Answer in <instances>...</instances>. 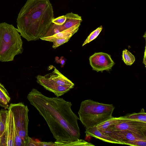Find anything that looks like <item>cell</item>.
<instances>
[{"label": "cell", "mask_w": 146, "mask_h": 146, "mask_svg": "<svg viewBox=\"0 0 146 146\" xmlns=\"http://www.w3.org/2000/svg\"><path fill=\"white\" fill-rule=\"evenodd\" d=\"M27 99L44 118L56 141L80 139L79 118L72 111L71 102L59 97H47L35 88Z\"/></svg>", "instance_id": "obj_1"}, {"label": "cell", "mask_w": 146, "mask_h": 146, "mask_svg": "<svg viewBox=\"0 0 146 146\" xmlns=\"http://www.w3.org/2000/svg\"><path fill=\"white\" fill-rule=\"evenodd\" d=\"M54 18L49 0H27L18 15L17 29L28 41L36 40L44 37Z\"/></svg>", "instance_id": "obj_2"}, {"label": "cell", "mask_w": 146, "mask_h": 146, "mask_svg": "<svg viewBox=\"0 0 146 146\" xmlns=\"http://www.w3.org/2000/svg\"><path fill=\"white\" fill-rule=\"evenodd\" d=\"M114 108L112 104L85 100L81 102L78 112L79 120L86 129L97 126L112 118Z\"/></svg>", "instance_id": "obj_3"}, {"label": "cell", "mask_w": 146, "mask_h": 146, "mask_svg": "<svg viewBox=\"0 0 146 146\" xmlns=\"http://www.w3.org/2000/svg\"><path fill=\"white\" fill-rule=\"evenodd\" d=\"M23 42L17 29L12 25L0 23V61H13L23 51Z\"/></svg>", "instance_id": "obj_4"}, {"label": "cell", "mask_w": 146, "mask_h": 146, "mask_svg": "<svg viewBox=\"0 0 146 146\" xmlns=\"http://www.w3.org/2000/svg\"><path fill=\"white\" fill-rule=\"evenodd\" d=\"M54 70L44 76L38 75L36 77L38 84L45 89L59 97L73 88L74 84L66 77L55 67Z\"/></svg>", "instance_id": "obj_5"}, {"label": "cell", "mask_w": 146, "mask_h": 146, "mask_svg": "<svg viewBox=\"0 0 146 146\" xmlns=\"http://www.w3.org/2000/svg\"><path fill=\"white\" fill-rule=\"evenodd\" d=\"M8 109L12 113L16 130L26 146H27L30 137L28 135L29 110L23 103L11 104Z\"/></svg>", "instance_id": "obj_6"}, {"label": "cell", "mask_w": 146, "mask_h": 146, "mask_svg": "<svg viewBox=\"0 0 146 146\" xmlns=\"http://www.w3.org/2000/svg\"><path fill=\"white\" fill-rule=\"evenodd\" d=\"M117 130L128 131L146 136V123L126 118L123 116L116 123L110 126L104 131Z\"/></svg>", "instance_id": "obj_7"}, {"label": "cell", "mask_w": 146, "mask_h": 146, "mask_svg": "<svg viewBox=\"0 0 146 146\" xmlns=\"http://www.w3.org/2000/svg\"><path fill=\"white\" fill-rule=\"evenodd\" d=\"M89 60L92 70L97 72L109 71L115 64L110 55L103 52L95 53L89 57Z\"/></svg>", "instance_id": "obj_8"}, {"label": "cell", "mask_w": 146, "mask_h": 146, "mask_svg": "<svg viewBox=\"0 0 146 146\" xmlns=\"http://www.w3.org/2000/svg\"><path fill=\"white\" fill-rule=\"evenodd\" d=\"M120 142L121 144L128 145L135 140H146V136L128 131L115 130L101 131Z\"/></svg>", "instance_id": "obj_9"}, {"label": "cell", "mask_w": 146, "mask_h": 146, "mask_svg": "<svg viewBox=\"0 0 146 146\" xmlns=\"http://www.w3.org/2000/svg\"><path fill=\"white\" fill-rule=\"evenodd\" d=\"M65 15L66 19L65 23L62 25H58L52 23L44 37L52 35L75 25H80L82 19L81 17L78 14L71 12Z\"/></svg>", "instance_id": "obj_10"}, {"label": "cell", "mask_w": 146, "mask_h": 146, "mask_svg": "<svg viewBox=\"0 0 146 146\" xmlns=\"http://www.w3.org/2000/svg\"><path fill=\"white\" fill-rule=\"evenodd\" d=\"M14 121L12 113L10 110H8L5 131L7 146H14Z\"/></svg>", "instance_id": "obj_11"}, {"label": "cell", "mask_w": 146, "mask_h": 146, "mask_svg": "<svg viewBox=\"0 0 146 146\" xmlns=\"http://www.w3.org/2000/svg\"><path fill=\"white\" fill-rule=\"evenodd\" d=\"M85 133L86 136L94 137L106 142L121 144L117 141L100 131L96 126L86 129Z\"/></svg>", "instance_id": "obj_12"}, {"label": "cell", "mask_w": 146, "mask_h": 146, "mask_svg": "<svg viewBox=\"0 0 146 146\" xmlns=\"http://www.w3.org/2000/svg\"><path fill=\"white\" fill-rule=\"evenodd\" d=\"M80 25H75L71 28L56 33L52 35L44 37L40 39L53 42L57 39L64 38L71 36L78 31Z\"/></svg>", "instance_id": "obj_13"}, {"label": "cell", "mask_w": 146, "mask_h": 146, "mask_svg": "<svg viewBox=\"0 0 146 146\" xmlns=\"http://www.w3.org/2000/svg\"><path fill=\"white\" fill-rule=\"evenodd\" d=\"M8 111L3 109L0 110V146H7L5 131Z\"/></svg>", "instance_id": "obj_14"}, {"label": "cell", "mask_w": 146, "mask_h": 146, "mask_svg": "<svg viewBox=\"0 0 146 146\" xmlns=\"http://www.w3.org/2000/svg\"><path fill=\"white\" fill-rule=\"evenodd\" d=\"M48 146H94L92 144L82 139L73 141H56L48 142Z\"/></svg>", "instance_id": "obj_15"}, {"label": "cell", "mask_w": 146, "mask_h": 146, "mask_svg": "<svg viewBox=\"0 0 146 146\" xmlns=\"http://www.w3.org/2000/svg\"><path fill=\"white\" fill-rule=\"evenodd\" d=\"M125 118L139 121L146 123V114L144 109L142 108L138 113L127 114L124 116Z\"/></svg>", "instance_id": "obj_16"}, {"label": "cell", "mask_w": 146, "mask_h": 146, "mask_svg": "<svg viewBox=\"0 0 146 146\" xmlns=\"http://www.w3.org/2000/svg\"><path fill=\"white\" fill-rule=\"evenodd\" d=\"M122 117H112L111 118L99 124L96 127L101 131H105L109 126L116 123Z\"/></svg>", "instance_id": "obj_17"}, {"label": "cell", "mask_w": 146, "mask_h": 146, "mask_svg": "<svg viewBox=\"0 0 146 146\" xmlns=\"http://www.w3.org/2000/svg\"><path fill=\"white\" fill-rule=\"evenodd\" d=\"M122 60L127 65L130 66L135 60L134 56L126 49L122 51Z\"/></svg>", "instance_id": "obj_18"}, {"label": "cell", "mask_w": 146, "mask_h": 146, "mask_svg": "<svg viewBox=\"0 0 146 146\" xmlns=\"http://www.w3.org/2000/svg\"><path fill=\"white\" fill-rule=\"evenodd\" d=\"M11 98L7 90L0 83V100L5 104L8 105Z\"/></svg>", "instance_id": "obj_19"}, {"label": "cell", "mask_w": 146, "mask_h": 146, "mask_svg": "<svg viewBox=\"0 0 146 146\" xmlns=\"http://www.w3.org/2000/svg\"><path fill=\"white\" fill-rule=\"evenodd\" d=\"M102 27L101 26L92 32L85 41L82 45V46H84L87 43H90V42L96 38L102 31Z\"/></svg>", "instance_id": "obj_20"}, {"label": "cell", "mask_w": 146, "mask_h": 146, "mask_svg": "<svg viewBox=\"0 0 146 146\" xmlns=\"http://www.w3.org/2000/svg\"><path fill=\"white\" fill-rule=\"evenodd\" d=\"M14 146H26L24 141L19 135L15 125L14 127Z\"/></svg>", "instance_id": "obj_21"}, {"label": "cell", "mask_w": 146, "mask_h": 146, "mask_svg": "<svg viewBox=\"0 0 146 146\" xmlns=\"http://www.w3.org/2000/svg\"><path fill=\"white\" fill-rule=\"evenodd\" d=\"M71 37L57 39L53 42L52 47L53 48H56L64 43L67 42Z\"/></svg>", "instance_id": "obj_22"}, {"label": "cell", "mask_w": 146, "mask_h": 146, "mask_svg": "<svg viewBox=\"0 0 146 146\" xmlns=\"http://www.w3.org/2000/svg\"><path fill=\"white\" fill-rule=\"evenodd\" d=\"M66 15H62L56 18H54L52 21V23L58 25H62L66 20Z\"/></svg>", "instance_id": "obj_23"}, {"label": "cell", "mask_w": 146, "mask_h": 146, "mask_svg": "<svg viewBox=\"0 0 146 146\" xmlns=\"http://www.w3.org/2000/svg\"><path fill=\"white\" fill-rule=\"evenodd\" d=\"M128 145L133 146H145L146 140H139L131 142Z\"/></svg>", "instance_id": "obj_24"}, {"label": "cell", "mask_w": 146, "mask_h": 146, "mask_svg": "<svg viewBox=\"0 0 146 146\" xmlns=\"http://www.w3.org/2000/svg\"><path fill=\"white\" fill-rule=\"evenodd\" d=\"M0 106L5 109H8L9 105L5 104L0 100Z\"/></svg>", "instance_id": "obj_25"}, {"label": "cell", "mask_w": 146, "mask_h": 146, "mask_svg": "<svg viewBox=\"0 0 146 146\" xmlns=\"http://www.w3.org/2000/svg\"><path fill=\"white\" fill-rule=\"evenodd\" d=\"M59 61H60L59 62L60 63H61L62 65H64V62H65L64 60L62 59H60V60H59Z\"/></svg>", "instance_id": "obj_26"}, {"label": "cell", "mask_w": 146, "mask_h": 146, "mask_svg": "<svg viewBox=\"0 0 146 146\" xmlns=\"http://www.w3.org/2000/svg\"><path fill=\"white\" fill-rule=\"evenodd\" d=\"M145 54H144V56L143 58V63L145 64V65H146V53H145Z\"/></svg>", "instance_id": "obj_27"}]
</instances>
